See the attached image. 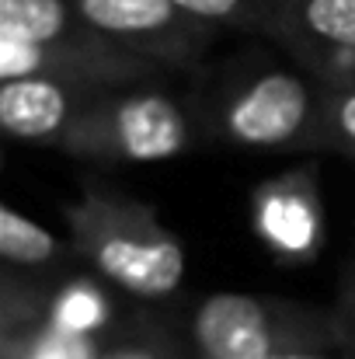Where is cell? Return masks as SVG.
<instances>
[{
    "instance_id": "cell-1",
    "label": "cell",
    "mask_w": 355,
    "mask_h": 359,
    "mask_svg": "<svg viewBox=\"0 0 355 359\" xmlns=\"http://www.w3.org/2000/svg\"><path fill=\"white\" fill-rule=\"evenodd\" d=\"M67 241L81 265L136 307H164L185 283V248L157 206L91 182L63 206Z\"/></svg>"
},
{
    "instance_id": "cell-2",
    "label": "cell",
    "mask_w": 355,
    "mask_h": 359,
    "mask_svg": "<svg viewBox=\"0 0 355 359\" xmlns=\"http://www.w3.org/2000/svg\"><path fill=\"white\" fill-rule=\"evenodd\" d=\"M174 318L192 359H352L355 349V328L335 304L223 290Z\"/></svg>"
},
{
    "instance_id": "cell-3",
    "label": "cell",
    "mask_w": 355,
    "mask_h": 359,
    "mask_svg": "<svg viewBox=\"0 0 355 359\" xmlns=\"http://www.w3.org/2000/svg\"><path fill=\"white\" fill-rule=\"evenodd\" d=\"M195 126L237 150H324V88L300 67L234 60L202 95Z\"/></svg>"
},
{
    "instance_id": "cell-4",
    "label": "cell",
    "mask_w": 355,
    "mask_h": 359,
    "mask_svg": "<svg viewBox=\"0 0 355 359\" xmlns=\"http://www.w3.org/2000/svg\"><path fill=\"white\" fill-rule=\"evenodd\" d=\"M167 70L95 32L70 0H0V81L49 77L88 91L160 81Z\"/></svg>"
},
{
    "instance_id": "cell-5",
    "label": "cell",
    "mask_w": 355,
    "mask_h": 359,
    "mask_svg": "<svg viewBox=\"0 0 355 359\" xmlns=\"http://www.w3.org/2000/svg\"><path fill=\"white\" fill-rule=\"evenodd\" d=\"M192 116L160 84H129L91 98L60 154L91 164H160L192 147Z\"/></svg>"
},
{
    "instance_id": "cell-6",
    "label": "cell",
    "mask_w": 355,
    "mask_h": 359,
    "mask_svg": "<svg viewBox=\"0 0 355 359\" xmlns=\"http://www.w3.org/2000/svg\"><path fill=\"white\" fill-rule=\"evenodd\" d=\"M74 11L116 46L157 63L160 70L195 67L216 32L192 21L171 0H70Z\"/></svg>"
},
{
    "instance_id": "cell-7",
    "label": "cell",
    "mask_w": 355,
    "mask_h": 359,
    "mask_svg": "<svg viewBox=\"0 0 355 359\" xmlns=\"http://www.w3.org/2000/svg\"><path fill=\"white\" fill-rule=\"evenodd\" d=\"M251 231L279 262L310 265L324 244L317 164L289 168L251 192Z\"/></svg>"
},
{
    "instance_id": "cell-8",
    "label": "cell",
    "mask_w": 355,
    "mask_h": 359,
    "mask_svg": "<svg viewBox=\"0 0 355 359\" xmlns=\"http://www.w3.org/2000/svg\"><path fill=\"white\" fill-rule=\"evenodd\" d=\"M272 42L310 77H355V0H275Z\"/></svg>"
},
{
    "instance_id": "cell-9",
    "label": "cell",
    "mask_w": 355,
    "mask_h": 359,
    "mask_svg": "<svg viewBox=\"0 0 355 359\" xmlns=\"http://www.w3.org/2000/svg\"><path fill=\"white\" fill-rule=\"evenodd\" d=\"M95 95L102 91L74 88L49 77L0 81V126L21 143L63 150L74 122L84 116Z\"/></svg>"
},
{
    "instance_id": "cell-10",
    "label": "cell",
    "mask_w": 355,
    "mask_h": 359,
    "mask_svg": "<svg viewBox=\"0 0 355 359\" xmlns=\"http://www.w3.org/2000/svg\"><path fill=\"white\" fill-rule=\"evenodd\" d=\"M0 258L7 269L42 279H67L70 269L81 265L70 241L53 238L39 220L18 213L11 203L0 206Z\"/></svg>"
},
{
    "instance_id": "cell-11",
    "label": "cell",
    "mask_w": 355,
    "mask_h": 359,
    "mask_svg": "<svg viewBox=\"0 0 355 359\" xmlns=\"http://www.w3.org/2000/svg\"><path fill=\"white\" fill-rule=\"evenodd\" d=\"M129 311H122L116 300V290L105 286L98 276H67L56 290L49 325L74 339L102 342L109 332H116Z\"/></svg>"
},
{
    "instance_id": "cell-12",
    "label": "cell",
    "mask_w": 355,
    "mask_h": 359,
    "mask_svg": "<svg viewBox=\"0 0 355 359\" xmlns=\"http://www.w3.org/2000/svg\"><path fill=\"white\" fill-rule=\"evenodd\" d=\"M98 359H192L178 318L164 311H129L116 332L102 339Z\"/></svg>"
},
{
    "instance_id": "cell-13",
    "label": "cell",
    "mask_w": 355,
    "mask_h": 359,
    "mask_svg": "<svg viewBox=\"0 0 355 359\" xmlns=\"http://www.w3.org/2000/svg\"><path fill=\"white\" fill-rule=\"evenodd\" d=\"M192 21L206 25L209 32H247V35H272L275 0H171Z\"/></svg>"
},
{
    "instance_id": "cell-14",
    "label": "cell",
    "mask_w": 355,
    "mask_h": 359,
    "mask_svg": "<svg viewBox=\"0 0 355 359\" xmlns=\"http://www.w3.org/2000/svg\"><path fill=\"white\" fill-rule=\"evenodd\" d=\"M324 88V150L355 161V77L328 81Z\"/></svg>"
},
{
    "instance_id": "cell-15",
    "label": "cell",
    "mask_w": 355,
    "mask_h": 359,
    "mask_svg": "<svg viewBox=\"0 0 355 359\" xmlns=\"http://www.w3.org/2000/svg\"><path fill=\"white\" fill-rule=\"evenodd\" d=\"M335 307L349 318V325L355 328V258L349 262V269H345V276H342V293H338Z\"/></svg>"
},
{
    "instance_id": "cell-16",
    "label": "cell",
    "mask_w": 355,
    "mask_h": 359,
    "mask_svg": "<svg viewBox=\"0 0 355 359\" xmlns=\"http://www.w3.org/2000/svg\"><path fill=\"white\" fill-rule=\"evenodd\" d=\"M352 359H355V349H352Z\"/></svg>"
}]
</instances>
